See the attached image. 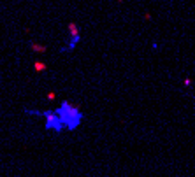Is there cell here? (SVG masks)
Returning <instances> with one entry per match:
<instances>
[{"instance_id":"6da1fadb","label":"cell","mask_w":195,"mask_h":177,"mask_svg":"<svg viewBox=\"0 0 195 177\" xmlns=\"http://www.w3.org/2000/svg\"><path fill=\"white\" fill-rule=\"evenodd\" d=\"M56 112L60 116L65 130H69V132L77 130L84 121V114L81 112V109L74 104H71L69 100H62V104L56 107Z\"/></svg>"},{"instance_id":"7a4b0ae2","label":"cell","mask_w":195,"mask_h":177,"mask_svg":"<svg viewBox=\"0 0 195 177\" xmlns=\"http://www.w3.org/2000/svg\"><path fill=\"white\" fill-rule=\"evenodd\" d=\"M25 114L30 118H42L44 119V128L48 132L55 133H63L65 126H63L60 116H58L56 109H44V111H37V109H25Z\"/></svg>"},{"instance_id":"3957f363","label":"cell","mask_w":195,"mask_h":177,"mask_svg":"<svg viewBox=\"0 0 195 177\" xmlns=\"http://www.w3.org/2000/svg\"><path fill=\"white\" fill-rule=\"evenodd\" d=\"M81 40H83V35H81V33H77V35H69V40L63 44V48L60 49V53H62V54L72 53V51L76 49V46L79 44Z\"/></svg>"},{"instance_id":"277c9868","label":"cell","mask_w":195,"mask_h":177,"mask_svg":"<svg viewBox=\"0 0 195 177\" xmlns=\"http://www.w3.org/2000/svg\"><path fill=\"white\" fill-rule=\"evenodd\" d=\"M32 49L37 51V53H44V51H46V48H44V46H40V44H32Z\"/></svg>"},{"instance_id":"5b68a950","label":"cell","mask_w":195,"mask_h":177,"mask_svg":"<svg viewBox=\"0 0 195 177\" xmlns=\"http://www.w3.org/2000/svg\"><path fill=\"white\" fill-rule=\"evenodd\" d=\"M35 70H37V72H40V70L44 72V70H46V65H44L42 62H35Z\"/></svg>"}]
</instances>
